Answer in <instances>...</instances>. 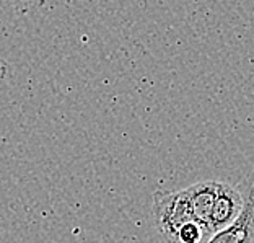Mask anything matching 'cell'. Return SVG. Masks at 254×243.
I'll return each instance as SVG.
<instances>
[{"instance_id": "6da1fadb", "label": "cell", "mask_w": 254, "mask_h": 243, "mask_svg": "<svg viewBox=\"0 0 254 243\" xmlns=\"http://www.w3.org/2000/svg\"><path fill=\"white\" fill-rule=\"evenodd\" d=\"M153 217L157 229L165 243H175L180 230L194 221L190 214L188 191H155Z\"/></svg>"}, {"instance_id": "7a4b0ae2", "label": "cell", "mask_w": 254, "mask_h": 243, "mask_svg": "<svg viewBox=\"0 0 254 243\" xmlns=\"http://www.w3.org/2000/svg\"><path fill=\"white\" fill-rule=\"evenodd\" d=\"M243 186V211L228 227L212 234L205 243H254V171Z\"/></svg>"}, {"instance_id": "3957f363", "label": "cell", "mask_w": 254, "mask_h": 243, "mask_svg": "<svg viewBox=\"0 0 254 243\" xmlns=\"http://www.w3.org/2000/svg\"><path fill=\"white\" fill-rule=\"evenodd\" d=\"M243 204L245 199L241 189L235 188L228 183L218 181L215 201H213L212 216H210L212 234L228 227L240 216V212L243 211Z\"/></svg>"}, {"instance_id": "277c9868", "label": "cell", "mask_w": 254, "mask_h": 243, "mask_svg": "<svg viewBox=\"0 0 254 243\" xmlns=\"http://www.w3.org/2000/svg\"><path fill=\"white\" fill-rule=\"evenodd\" d=\"M217 184L218 181L215 180H205V181H199L192 184V186L186 188L192 219L199 225H202V227L209 232V235H212L210 216H212L213 201H215Z\"/></svg>"}, {"instance_id": "5b68a950", "label": "cell", "mask_w": 254, "mask_h": 243, "mask_svg": "<svg viewBox=\"0 0 254 243\" xmlns=\"http://www.w3.org/2000/svg\"><path fill=\"white\" fill-rule=\"evenodd\" d=\"M5 72H7V66H5V62H0V79H3Z\"/></svg>"}, {"instance_id": "8992f818", "label": "cell", "mask_w": 254, "mask_h": 243, "mask_svg": "<svg viewBox=\"0 0 254 243\" xmlns=\"http://www.w3.org/2000/svg\"><path fill=\"white\" fill-rule=\"evenodd\" d=\"M11 2H28V0H11Z\"/></svg>"}]
</instances>
